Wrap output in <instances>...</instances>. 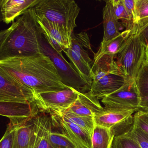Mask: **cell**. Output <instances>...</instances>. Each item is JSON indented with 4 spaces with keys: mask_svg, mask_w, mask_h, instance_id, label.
I'll use <instances>...</instances> for the list:
<instances>
[{
    "mask_svg": "<svg viewBox=\"0 0 148 148\" xmlns=\"http://www.w3.org/2000/svg\"><path fill=\"white\" fill-rule=\"evenodd\" d=\"M0 69L35 94L58 91L67 86L62 82L50 57L44 53L0 60Z\"/></svg>",
    "mask_w": 148,
    "mask_h": 148,
    "instance_id": "6da1fadb",
    "label": "cell"
},
{
    "mask_svg": "<svg viewBox=\"0 0 148 148\" xmlns=\"http://www.w3.org/2000/svg\"><path fill=\"white\" fill-rule=\"evenodd\" d=\"M79 92L67 86L58 91L35 94V102L40 112L62 111L69 108L77 100Z\"/></svg>",
    "mask_w": 148,
    "mask_h": 148,
    "instance_id": "ba28073f",
    "label": "cell"
},
{
    "mask_svg": "<svg viewBox=\"0 0 148 148\" xmlns=\"http://www.w3.org/2000/svg\"><path fill=\"white\" fill-rule=\"evenodd\" d=\"M54 112L92 135L95 125L93 116H79L64 111Z\"/></svg>",
    "mask_w": 148,
    "mask_h": 148,
    "instance_id": "cb8c5ba5",
    "label": "cell"
},
{
    "mask_svg": "<svg viewBox=\"0 0 148 148\" xmlns=\"http://www.w3.org/2000/svg\"><path fill=\"white\" fill-rule=\"evenodd\" d=\"M104 110V108L100 104L98 99L92 96L89 91L79 92L77 100L69 108L62 111L79 116H93Z\"/></svg>",
    "mask_w": 148,
    "mask_h": 148,
    "instance_id": "5bb4252c",
    "label": "cell"
},
{
    "mask_svg": "<svg viewBox=\"0 0 148 148\" xmlns=\"http://www.w3.org/2000/svg\"><path fill=\"white\" fill-rule=\"evenodd\" d=\"M51 119L49 114L40 112L35 118L33 148H53L50 141Z\"/></svg>",
    "mask_w": 148,
    "mask_h": 148,
    "instance_id": "2e32d148",
    "label": "cell"
},
{
    "mask_svg": "<svg viewBox=\"0 0 148 148\" xmlns=\"http://www.w3.org/2000/svg\"><path fill=\"white\" fill-rule=\"evenodd\" d=\"M133 125L148 135V117L142 110H139L134 114Z\"/></svg>",
    "mask_w": 148,
    "mask_h": 148,
    "instance_id": "4dcf8cb0",
    "label": "cell"
},
{
    "mask_svg": "<svg viewBox=\"0 0 148 148\" xmlns=\"http://www.w3.org/2000/svg\"><path fill=\"white\" fill-rule=\"evenodd\" d=\"M123 2L133 21L135 16V0H123Z\"/></svg>",
    "mask_w": 148,
    "mask_h": 148,
    "instance_id": "d6a6232c",
    "label": "cell"
},
{
    "mask_svg": "<svg viewBox=\"0 0 148 148\" xmlns=\"http://www.w3.org/2000/svg\"><path fill=\"white\" fill-rule=\"evenodd\" d=\"M129 132L114 136L111 148H142Z\"/></svg>",
    "mask_w": 148,
    "mask_h": 148,
    "instance_id": "4316f807",
    "label": "cell"
},
{
    "mask_svg": "<svg viewBox=\"0 0 148 148\" xmlns=\"http://www.w3.org/2000/svg\"><path fill=\"white\" fill-rule=\"evenodd\" d=\"M41 45L43 53L50 57L64 84L73 87L80 92H85L86 91L90 90V86L74 66L66 60L62 53L53 50L44 38Z\"/></svg>",
    "mask_w": 148,
    "mask_h": 148,
    "instance_id": "8992f818",
    "label": "cell"
},
{
    "mask_svg": "<svg viewBox=\"0 0 148 148\" xmlns=\"http://www.w3.org/2000/svg\"><path fill=\"white\" fill-rule=\"evenodd\" d=\"M35 97L32 90L0 69V102L30 103Z\"/></svg>",
    "mask_w": 148,
    "mask_h": 148,
    "instance_id": "9c48e42d",
    "label": "cell"
},
{
    "mask_svg": "<svg viewBox=\"0 0 148 148\" xmlns=\"http://www.w3.org/2000/svg\"><path fill=\"white\" fill-rule=\"evenodd\" d=\"M139 108L140 110H148V96L141 98Z\"/></svg>",
    "mask_w": 148,
    "mask_h": 148,
    "instance_id": "836d02e7",
    "label": "cell"
},
{
    "mask_svg": "<svg viewBox=\"0 0 148 148\" xmlns=\"http://www.w3.org/2000/svg\"><path fill=\"white\" fill-rule=\"evenodd\" d=\"M40 112L35 101L27 103L0 102L1 115L8 118L9 123L16 125L36 117Z\"/></svg>",
    "mask_w": 148,
    "mask_h": 148,
    "instance_id": "7c38bea8",
    "label": "cell"
},
{
    "mask_svg": "<svg viewBox=\"0 0 148 148\" xmlns=\"http://www.w3.org/2000/svg\"><path fill=\"white\" fill-rule=\"evenodd\" d=\"M42 34L34 8H30L0 32V60L43 53Z\"/></svg>",
    "mask_w": 148,
    "mask_h": 148,
    "instance_id": "7a4b0ae2",
    "label": "cell"
},
{
    "mask_svg": "<svg viewBox=\"0 0 148 148\" xmlns=\"http://www.w3.org/2000/svg\"><path fill=\"white\" fill-rule=\"evenodd\" d=\"M116 57L109 54H104L94 58L93 64L92 66V81L108 74H114L122 76L116 61L115 60Z\"/></svg>",
    "mask_w": 148,
    "mask_h": 148,
    "instance_id": "ac0fdd59",
    "label": "cell"
},
{
    "mask_svg": "<svg viewBox=\"0 0 148 148\" xmlns=\"http://www.w3.org/2000/svg\"><path fill=\"white\" fill-rule=\"evenodd\" d=\"M50 141L53 148H77L67 136L60 132L53 125L50 134Z\"/></svg>",
    "mask_w": 148,
    "mask_h": 148,
    "instance_id": "484cf974",
    "label": "cell"
},
{
    "mask_svg": "<svg viewBox=\"0 0 148 148\" xmlns=\"http://www.w3.org/2000/svg\"><path fill=\"white\" fill-rule=\"evenodd\" d=\"M140 38L143 41L146 48L145 60L144 63L148 64V26L145 27L139 34Z\"/></svg>",
    "mask_w": 148,
    "mask_h": 148,
    "instance_id": "1f68e13d",
    "label": "cell"
},
{
    "mask_svg": "<svg viewBox=\"0 0 148 148\" xmlns=\"http://www.w3.org/2000/svg\"><path fill=\"white\" fill-rule=\"evenodd\" d=\"M35 118L18 125L14 148H33Z\"/></svg>",
    "mask_w": 148,
    "mask_h": 148,
    "instance_id": "ffe728a7",
    "label": "cell"
},
{
    "mask_svg": "<svg viewBox=\"0 0 148 148\" xmlns=\"http://www.w3.org/2000/svg\"><path fill=\"white\" fill-rule=\"evenodd\" d=\"M135 80L141 98L148 96V64L143 63Z\"/></svg>",
    "mask_w": 148,
    "mask_h": 148,
    "instance_id": "83f0119b",
    "label": "cell"
},
{
    "mask_svg": "<svg viewBox=\"0 0 148 148\" xmlns=\"http://www.w3.org/2000/svg\"><path fill=\"white\" fill-rule=\"evenodd\" d=\"M88 50L92 51L88 34L86 32L71 34V45L64 51L78 72L90 86L92 83V63Z\"/></svg>",
    "mask_w": 148,
    "mask_h": 148,
    "instance_id": "5b68a950",
    "label": "cell"
},
{
    "mask_svg": "<svg viewBox=\"0 0 148 148\" xmlns=\"http://www.w3.org/2000/svg\"><path fill=\"white\" fill-rule=\"evenodd\" d=\"M36 16L43 35L53 50L59 53H62V52L70 48L71 45V33L45 18Z\"/></svg>",
    "mask_w": 148,
    "mask_h": 148,
    "instance_id": "8fae6325",
    "label": "cell"
},
{
    "mask_svg": "<svg viewBox=\"0 0 148 148\" xmlns=\"http://www.w3.org/2000/svg\"><path fill=\"white\" fill-rule=\"evenodd\" d=\"M18 125L9 123L0 142V148H14L16 130Z\"/></svg>",
    "mask_w": 148,
    "mask_h": 148,
    "instance_id": "f1b7e54d",
    "label": "cell"
},
{
    "mask_svg": "<svg viewBox=\"0 0 148 148\" xmlns=\"http://www.w3.org/2000/svg\"><path fill=\"white\" fill-rule=\"evenodd\" d=\"M103 14L104 34L102 42L105 43L120 34L122 25L115 14L111 0L106 1Z\"/></svg>",
    "mask_w": 148,
    "mask_h": 148,
    "instance_id": "d6986e66",
    "label": "cell"
},
{
    "mask_svg": "<svg viewBox=\"0 0 148 148\" xmlns=\"http://www.w3.org/2000/svg\"><path fill=\"white\" fill-rule=\"evenodd\" d=\"M114 12L118 19L122 21V25L126 30L135 29L133 19L125 8L123 0H111Z\"/></svg>",
    "mask_w": 148,
    "mask_h": 148,
    "instance_id": "d4e9b609",
    "label": "cell"
},
{
    "mask_svg": "<svg viewBox=\"0 0 148 148\" xmlns=\"http://www.w3.org/2000/svg\"><path fill=\"white\" fill-rule=\"evenodd\" d=\"M114 137L110 129L95 125L92 136V148H111Z\"/></svg>",
    "mask_w": 148,
    "mask_h": 148,
    "instance_id": "7402d4cb",
    "label": "cell"
},
{
    "mask_svg": "<svg viewBox=\"0 0 148 148\" xmlns=\"http://www.w3.org/2000/svg\"><path fill=\"white\" fill-rule=\"evenodd\" d=\"M36 15L58 24L73 34L80 8L73 0H40L34 7Z\"/></svg>",
    "mask_w": 148,
    "mask_h": 148,
    "instance_id": "3957f363",
    "label": "cell"
},
{
    "mask_svg": "<svg viewBox=\"0 0 148 148\" xmlns=\"http://www.w3.org/2000/svg\"><path fill=\"white\" fill-rule=\"evenodd\" d=\"M129 133L138 143L142 148H148V135L134 125Z\"/></svg>",
    "mask_w": 148,
    "mask_h": 148,
    "instance_id": "f546056e",
    "label": "cell"
},
{
    "mask_svg": "<svg viewBox=\"0 0 148 148\" xmlns=\"http://www.w3.org/2000/svg\"><path fill=\"white\" fill-rule=\"evenodd\" d=\"M145 45L135 31L117 55L116 63L126 81L135 80L145 60Z\"/></svg>",
    "mask_w": 148,
    "mask_h": 148,
    "instance_id": "277c9868",
    "label": "cell"
},
{
    "mask_svg": "<svg viewBox=\"0 0 148 148\" xmlns=\"http://www.w3.org/2000/svg\"><path fill=\"white\" fill-rule=\"evenodd\" d=\"M126 81L121 75L108 74L92 81L89 91L92 96L102 99L120 89Z\"/></svg>",
    "mask_w": 148,
    "mask_h": 148,
    "instance_id": "9a60e30c",
    "label": "cell"
},
{
    "mask_svg": "<svg viewBox=\"0 0 148 148\" xmlns=\"http://www.w3.org/2000/svg\"><path fill=\"white\" fill-rule=\"evenodd\" d=\"M141 97L136 80L127 81L117 90L102 99L106 110H140Z\"/></svg>",
    "mask_w": 148,
    "mask_h": 148,
    "instance_id": "52a82bcc",
    "label": "cell"
},
{
    "mask_svg": "<svg viewBox=\"0 0 148 148\" xmlns=\"http://www.w3.org/2000/svg\"><path fill=\"white\" fill-rule=\"evenodd\" d=\"M135 31L126 30L122 32L119 36L110 41L105 43L101 42L100 47L97 53H94V58L99 57L104 54H109L117 56L119 52L121 50L126 40L129 38L131 34Z\"/></svg>",
    "mask_w": 148,
    "mask_h": 148,
    "instance_id": "44dd1931",
    "label": "cell"
},
{
    "mask_svg": "<svg viewBox=\"0 0 148 148\" xmlns=\"http://www.w3.org/2000/svg\"><path fill=\"white\" fill-rule=\"evenodd\" d=\"M136 110H106L93 116L96 125L111 129L132 117Z\"/></svg>",
    "mask_w": 148,
    "mask_h": 148,
    "instance_id": "e0dca14e",
    "label": "cell"
},
{
    "mask_svg": "<svg viewBox=\"0 0 148 148\" xmlns=\"http://www.w3.org/2000/svg\"><path fill=\"white\" fill-rule=\"evenodd\" d=\"M52 125L60 132L67 136L77 148H92V135L56 112L50 111Z\"/></svg>",
    "mask_w": 148,
    "mask_h": 148,
    "instance_id": "30bf717a",
    "label": "cell"
},
{
    "mask_svg": "<svg viewBox=\"0 0 148 148\" xmlns=\"http://www.w3.org/2000/svg\"><path fill=\"white\" fill-rule=\"evenodd\" d=\"M143 113L148 117V110H142Z\"/></svg>",
    "mask_w": 148,
    "mask_h": 148,
    "instance_id": "e575fe53",
    "label": "cell"
},
{
    "mask_svg": "<svg viewBox=\"0 0 148 148\" xmlns=\"http://www.w3.org/2000/svg\"><path fill=\"white\" fill-rule=\"evenodd\" d=\"M40 0H1L0 8L1 20L6 24L23 15L30 8H34Z\"/></svg>",
    "mask_w": 148,
    "mask_h": 148,
    "instance_id": "4fadbf2b",
    "label": "cell"
},
{
    "mask_svg": "<svg viewBox=\"0 0 148 148\" xmlns=\"http://www.w3.org/2000/svg\"><path fill=\"white\" fill-rule=\"evenodd\" d=\"M135 12L133 23L139 34L148 26V0H135Z\"/></svg>",
    "mask_w": 148,
    "mask_h": 148,
    "instance_id": "603a6c76",
    "label": "cell"
}]
</instances>
